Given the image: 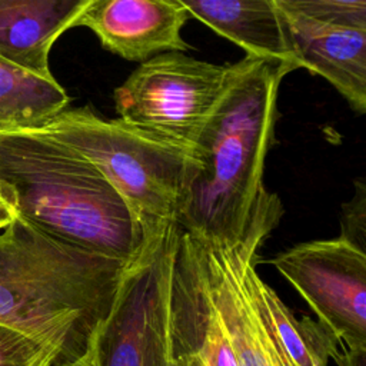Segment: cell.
I'll return each instance as SVG.
<instances>
[{
    "instance_id": "cell-1",
    "label": "cell",
    "mask_w": 366,
    "mask_h": 366,
    "mask_svg": "<svg viewBox=\"0 0 366 366\" xmlns=\"http://www.w3.org/2000/svg\"><path fill=\"white\" fill-rule=\"evenodd\" d=\"M290 64L244 57L192 149L196 163L177 226L207 246L234 247L283 214L263 184L277 94Z\"/></svg>"
},
{
    "instance_id": "cell-2",
    "label": "cell",
    "mask_w": 366,
    "mask_h": 366,
    "mask_svg": "<svg viewBox=\"0 0 366 366\" xmlns=\"http://www.w3.org/2000/svg\"><path fill=\"white\" fill-rule=\"evenodd\" d=\"M126 263L16 214L0 230V325L49 346L60 365L89 360Z\"/></svg>"
},
{
    "instance_id": "cell-3",
    "label": "cell",
    "mask_w": 366,
    "mask_h": 366,
    "mask_svg": "<svg viewBox=\"0 0 366 366\" xmlns=\"http://www.w3.org/2000/svg\"><path fill=\"white\" fill-rule=\"evenodd\" d=\"M0 196L43 232L93 253L129 262L144 240V229L109 182L36 130L0 132Z\"/></svg>"
},
{
    "instance_id": "cell-4",
    "label": "cell",
    "mask_w": 366,
    "mask_h": 366,
    "mask_svg": "<svg viewBox=\"0 0 366 366\" xmlns=\"http://www.w3.org/2000/svg\"><path fill=\"white\" fill-rule=\"evenodd\" d=\"M84 157L120 194L140 226L177 223L194 174L192 153L90 107L64 109L31 129Z\"/></svg>"
},
{
    "instance_id": "cell-5",
    "label": "cell",
    "mask_w": 366,
    "mask_h": 366,
    "mask_svg": "<svg viewBox=\"0 0 366 366\" xmlns=\"http://www.w3.org/2000/svg\"><path fill=\"white\" fill-rule=\"evenodd\" d=\"M179 233L177 223L144 230L143 244L126 263L113 306L96 336L94 366H179L170 316Z\"/></svg>"
},
{
    "instance_id": "cell-6",
    "label": "cell",
    "mask_w": 366,
    "mask_h": 366,
    "mask_svg": "<svg viewBox=\"0 0 366 366\" xmlns=\"http://www.w3.org/2000/svg\"><path fill=\"white\" fill-rule=\"evenodd\" d=\"M234 71L236 63L214 64L179 51L150 57L116 87L117 119L192 152Z\"/></svg>"
},
{
    "instance_id": "cell-7",
    "label": "cell",
    "mask_w": 366,
    "mask_h": 366,
    "mask_svg": "<svg viewBox=\"0 0 366 366\" xmlns=\"http://www.w3.org/2000/svg\"><path fill=\"white\" fill-rule=\"evenodd\" d=\"M270 263L340 347L366 352V253L337 237L297 243Z\"/></svg>"
},
{
    "instance_id": "cell-8",
    "label": "cell",
    "mask_w": 366,
    "mask_h": 366,
    "mask_svg": "<svg viewBox=\"0 0 366 366\" xmlns=\"http://www.w3.org/2000/svg\"><path fill=\"white\" fill-rule=\"evenodd\" d=\"M270 232L260 229L234 247L202 244L210 295L239 366H289L286 356L256 306L243 277V259Z\"/></svg>"
},
{
    "instance_id": "cell-9",
    "label": "cell",
    "mask_w": 366,
    "mask_h": 366,
    "mask_svg": "<svg viewBox=\"0 0 366 366\" xmlns=\"http://www.w3.org/2000/svg\"><path fill=\"white\" fill-rule=\"evenodd\" d=\"M189 19L182 0H90L76 27L92 30L113 54L143 63L162 53L189 50L182 37Z\"/></svg>"
},
{
    "instance_id": "cell-10",
    "label": "cell",
    "mask_w": 366,
    "mask_h": 366,
    "mask_svg": "<svg viewBox=\"0 0 366 366\" xmlns=\"http://www.w3.org/2000/svg\"><path fill=\"white\" fill-rule=\"evenodd\" d=\"M299 69L322 76L357 114L366 112V30L315 21L276 0Z\"/></svg>"
},
{
    "instance_id": "cell-11",
    "label": "cell",
    "mask_w": 366,
    "mask_h": 366,
    "mask_svg": "<svg viewBox=\"0 0 366 366\" xmlns=\"http://www.w3.org/2000/svg\"><path fill=\"white\" fill-rule=\"evenodd\" d=\"M90 0H0V56L37 76L53 77L49 56L56 40Z\"/></svg>"
},
{
    "instance_id": "cell-12",
    "label": "cell",
    "mask_w": 366,
    "mask_h": 366,
    "mask_svg": "<svg viewBox=\"0 0 366 366\" xmlns=\"http://www.w3.org/2000/svg\"><path fill=\"white\" fill-rule=\"evenodd\" d=\"M190 17L246 51L299 69L276 0H182Z\"/></svg>"
},
{
    "instance_id": "cell-13",
    "label": "cell",
    "mask_w": 366,
    "mask_h": 366,
    "mask_svg": "<svg viewBox=\"0 0 366 366\" xmlns=\"http://www.w3.org/2000/svg\"><path fill=\"white\" fill-rule=\"evenodd\" d=\"M257 249L243 259V277L249 293L267 322L289 366H330L340 345L335 335L309 316L297 319L277 293L256 272Z\"/></svg>"
},
{
    "instance_id": "cell-14",
    "label": "cell",
    "mask_w": 366,
    "mask_h": 366,
    "mask_svg": "<svg viewBox=\"0 0 366 366\" xmlns=\"http://www.w3.org/2000/svg\"><path fill=\"white\" fill-rule=\"evenodd\" d=\"M54 77L30 73L0 56V132L31 130L69 107Z\"/></svg>"
},
{
    "instance_id": "cell-15",
    "label": "cell",
    "mask_w": 366,
    "mask_h": 366,
    "mask_svg": "<svg viewBox=\"0 0 366 366\" xmlns=\"http://www.w3.org/2000/svg\"><path fill=\"white\" fill-rule=\"evenodd\" d=\"M319 23L366 30V0H280Z\"/></svg>"
},
{
    "instance_id": "cell-16",
    "label": "cell",
    "mask_w": 366,
    "mask_h": 366,
    "mask_svg": "<svg viewBox=\"0 0 366 366\" xmlns=\"http://www.w3.org/2000/svg\"><path fill=\"white\" fill-rule=\"evenodd\" d=\"M57 353L23 332L0 325V366H59Z\"/></svg>"
},
{
    "instance_id": "cell-17",
    "label": "cell",
    "mask_w": 366,
    "mask_h": 366,
    "mask_svg": "<svg viewBox=\"0 0 366 366\" xmlns=\"http://www.w3.org/2000/svg\"><path fill=\"white\" fill-rule=\"evenodd\" d=\"M339 239L366 253V183L363 177L355 182L353 196L342 204Z\"/></svg>"
},
{
    "instance_id": "cell-18",
    "label": "cell",
    "mask_w": 366,
    "mask_h": 366,
    "mask_svg": "<svg viewBox=\"0 0 366 366\" xmlns=\"http://www.w3.org/2000/svg\"><path fill=\"white\" fill-rule=\"evenodd\" d=\"M16 217V212L13 207L0 196V230H3L6 226H9L13 219Z\"/></svg>"
},
{
    "instance_id": "cell-19",
    "label": "cell",
    "mask_w": 366,
    "mask_h": 366,
    "mask_svg": "<svg viewBox=\"0 0 366 366\" xmlns=\"http://www.w3.org/2000/svg\"><path fill=\"white\" fill-rule=\"evenodd\" d=\"M177 363H179V366H206V363L197 353L182 356L177 359Z\"/></svg>"
},
{
    "instance_id": "cell-20",
    "label": "cell",
    "mask_w": 366,
    "mask_h": 366,
    "mask_svg": "<svg viewBox=\"0 0 366 366\" xmlns=\"http://www.w3.org/2000/svg\"><path fill=\"white\" fill-rule=\"evenodd\" d=\"M59 366H94L93 360H83V362H76V363H66V365H59Z\"/></svg>"
}]
</instances>
